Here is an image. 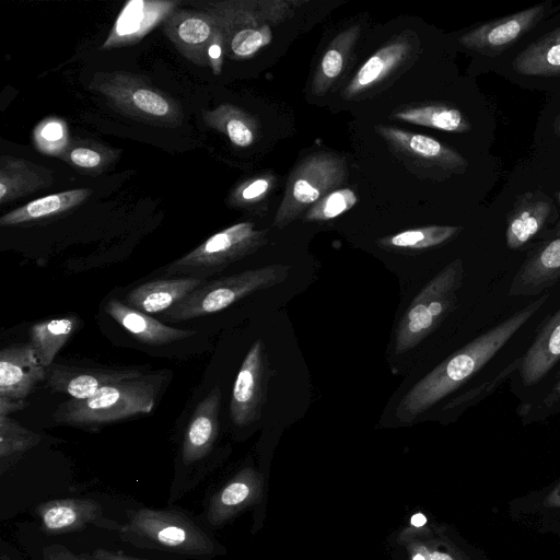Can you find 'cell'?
I'll return each instance as SVG.
<instances>
[{"mask_svg": "<svg viewBox=\"0 0 560 560\" xmlns=\"http://www.w3.org/2000/svg\"><path fill=\"white\" fill-rule=\"evenodd\" d=\"M77 317H58L39 322L31 328V345L44 368L51 365L54 359L77 330Z\"/></svg>", "mask_w": 560, "mask_h": 560, "instance_id": "obj_27", "label": "cell"}, {"mask_svg": "<svg viewBox=\"0 0 560 560\" xmlns=\"http://www.w3.org/2000/svg\"><path fill=\"white\" fill-rule=\"evenodd\" d=\"M54 183L51 170L21 158L2 155L0 159V202L7 203L47 188Z\"/></svg>", "mask_w": 560, "mask_h": 560, "instance_id": "obj_23", "label": "cell"}, {"mask_svg": "<svg viewBox=\"0 0 560 560\" xmlns=\"http://www.w3.org/2000/svg\"><path fill=\"white\" fill-rule=\"evenodd\" d=\"M560 361V308L538 328L518 372L525 386L538 384Z\"/></svg>", "mask_w": 560, "mask_h": 560, "instance_id": "obj_19", "label": "cell"}, {"mask_svg": "<svg viewBox=\"0 0 560 560\" xmlns=\"http://www.w3.org/2000/svg\"><path fill=\"white\" fill-rule=\"evenodd\" d=\"M34 142L40 151L58 154L68 142L65 124L55 119L43 121L34 131Z\"/></svg>", "mask_w": 560, "mask_h": 560, "instance_id": "obj_36", "label": "cell"}, {"mask_svg": "<svg viewBox=\"0 0 560 560\" xmlns=\"http://www.w3.org/2000/svg\"><path fill=\"white\" fill-rule=\"evenodd\" d=\"M395 117L413 124L448 132H467L471 125L467 117L450 104H429L405 108L394 114Z\"/></svg>", "mask_w": 560, "mask_h": 560, "instance_id": "obj_29", "label": "cell"}, {"mask_svg": "<svg viewBox=\"0 0 560 560\" xmlns=\"http://www.w3.org/2000/svg\"><path fill=\"white\" fill-rule=\"evenodd\" d=\"M270 183L267 178H257L238 189L235 196L243 201H252L261 197L268 190Z\"/></svg>", "mask_w": 560, "mask_h": 560, "instance_id": "obj_39", "label": "cell"}, {"mask_svg": "<svg viewBox=\"0 0 560 560\" xmlns=\"http://www.w3.org/2000/svg\"><path fill=\"white\" fill-rule=\"evenodd\" d=\"M266 232L250 222L229 226L202 242L165 268L167 276L184 275L201 279L256 252L266 241Z\"/></svg>", "mask_w": 560, "mask_h": 560, "instance_id": "obj_7", "label": "cell"}, {"mask_svg": "<svg viewBox=\"0 0 560 560\" xmlns=\"http://www.w3.org/2000/svg\"><path fill=\"white\" fill-rule=\"evenodd\" d=\"M460 230V226L448 225H433L407 230L394 236L383 238L381 244L395 248L423 249L447 242Z\"/></svg>", "mask_w": 560, "mask_h": 560, "instance_id": "obj_32", "label": "cell"}, {"mask_svg": "<svg viewBox=\"0 0 560 560\" xmlns=\"http://www.w3.org/2000/svg\"><path fill=\"white\" fill-rule=\"evenodd\" d=\"M174 0H132L120 11L101 49L135 45L176 10Z\"/></svg>", "mask_w": 560, "mask_h": 560, "instance_id": "obj_15", "label": "cell"}, {"mask_svg": "<svg viewBox=\"0 0 560 560\" xmlns=\"http://www.w3.org/2000/svg\"><path fill=\"white\" fill-rule=\"evenodd\" d=\"M358 26L338 34L320 60L313 88L317 93L324 92L343 70L347 56L359 36Z\"/></svg>", "mask_w": 560, "mask_h": 560, "instance_id": "obj_31", "label": "cell"}, {"mask_svg": "<svg viewBox=\"0 0 560 560\" xmlns=\"http://www.w3.org/2000/svg\"><path fill=\"white\" fill-rule=\"evenodd\" d=\"M410 46L405 40L392 43L377 50L359 69L346 88V96H353L376 84L394 70L409 54Z\"/></svg>", "mask_w": 560, "mask_h": 560, "instance_id": "obj_26", "label": "cell"}, {"mask_svg": "<svg viewBox=\"0 0 560 560\" xmlns=\"http://www.w3.org/2000/svg\"><path fill=\"white\" fill-rule=\"evenodd\" d=\"M205 281L182 277L142 283L126 295L127 305L147 314L166 312Z\"/></svg>", "mask_w": 560, "mask_h": 560, "instance_id": "obj_22", "label": "cell"}, {"mask_svg": "<svg viewBox=\"0 0 560 560\" xmlns=\"http://www.w3.org/2000/svg\"><path fill=\"white\" fill-rule=\"evenodd\" d=\"M425 522H427L425 516H424L423 514H420V513H419V514H416V515H413V516L411 517V524H412L413 526H417V527H420V526L424 525V524H425Z\"/></svg>", "mask_w": 560, "mask_h": 560, "instance_id": "obj_45", "label": "cell"}, {"mask_svg": "<svg viewBox=\"0 0 560 560\" xmlns=\"http://www.w3.org/2000/svg\"><path fill=\"white\" fill-rule=\"evenodd\" d=\"M346 178L347 165L339 156L328 153L308 156L289 179L284 198L275 218V225H287L308 205L339 186Z\"/></svg>", "mask_w": 560, "mask_h": 560, "instance_id": "obj_8", "label": "cell"}, {"mask_svg": "<svg viewBox=\"0 0 560 560\" xmlns=\"http://www.w3.org/2000/svg\"><path fill=\"white\" fill-rule=\"evenodd\" d=\"M136 370L83 369L56 365L47 371V385L56 393L86 399L105 386L141 376Z\"/></svg>", "mask_w": 560, "mask_h": 560, "instance_id": "obj_17", "label": "cell"}, {"mask_svg": "<svg viewBox=\"0 0 560 560\" xmlns=\"http://www.w3.org/2000/svg\"><path fill=\"white\" fill-rule=\"evenodd\" d=\"M106 312L136 339L148 345H168L196 335L194 330L167 326L116 299L107 303Z\"/></svg>", "mask_w": 560, "mask_h": 560, "instance_id": "obj_21", "label": "cell"}, {"mask_svg": "<svg viewBox=\"0 0 560 560\" xmlns=\"http://www.w3.org/2000/svg\"><path fill=\"white\" fill-rule=\"evenodd\" d=\"M119 538L137 548L158 549L206 560L215 552L212 538L190 517L177 510L140 508L128 511Z\"/></svg>", "mask_w": 560, "mask_h": 560, "instance_id": "obj_3", "label": "cell"}, {"mask_svg": "<svg viewBox=\"0 0 560 560\" xmlns=\"http://www.w3.org/2000/svg\"><path fill=\"white\" fill-rule=\"evenodd\" d=\"M267 376V363L261 340H256L243 360L235 378L230 402L234 424L247 425L260 416Z\"/></svg>", "mask_w": 560, "mask_h": 560, "instance_id": "obj_13", "label": "cell"}, {"mask_svg": "<svg viewBox=\"0 0 560 560\" xmlns=\"http://www.w3.org/2000/svg\"><path fill=\"white\" fill-rule=\"evenodd\" d=\"M560 280V220L528 253L515 272L509 296H533L545 293Z\"/></svg>", "mask_w": 560, "mask_h": 560, "instance_id": "obj_11", "label": "cell"}, {"mask_svg": "<svg viewBox=\"0 0 560 560\" xmlns=\"http://www.w3.org/2000/svg\"><path fill=\"white\" fill-rule=\"evenodd\" d=\"M513 69L529 77L560 75V26L544 34L513 60Z\"/></svg>", "mask_w": 560, "mask_h": 560, "instance_id": "obj_24", "label": "cell"}, {"mask_svg": "<svg viewBox=\"0 0 560 560\" xmlns=\"http://www.w3.org/2000/svg\"><path fill=\"white\" fill-rule=\"evenodd\" d=\"M247 481L237 478L212 497L207 511V520L210 524H221L249 498L252 488Z\"/></svg>", "mask_w": 560, "mask_h": 560, "instance_id": "obj_33", "label": "cell"}, {"mask_svg": "<svg viewBox=\"0 0 560 560\" xmlns=\"http://www.w3.org/2000/svg\"><path fill=\"white\" fill-rule=\"evenodd\" d=\"M201 117L207 126L226 135L236 147L246 148L255 140V121L234 105L221 104L211 110L203 109Z\"/></svg>", "mask_w": 560, "mask_h": 560, "instance_id": "obj_28", "label": "cell"}, {"mask_svg": "<svg viewBox=\"0 0 560 560\" xmlns=\"http://www.w3.org/2000/svg\"><path fill=\"white\" fill-rule=\"evenodd\" d=\"M463 278V261L455 259L422 288L397 327L395 336L397 353L416 347L454 310Z\"/></svg>", "mask_w": 560, "mask_h": 560, "instance_id": "obj_6", "label": "cell"}, {"mask_svg": "<svg viewBox=\"0 0 560 560\" xmlns=\"http://www.w3.org/2000/svg\"><path fill=\"white\" fill-rule=\"evenodd\" d=\"M24 408L23 400H16L0 396V417H8L10 413Z\"/></svg>", "mask_w": 560, "mask_h": 560, "instance_id": "obj_40", "label": "cell"}, {"mask_svg": "<svg viewBox=\"0 0 560 560\" xmlns=\"http://www.w3.org/2000/svg\"><path fill=\"white\" fill-rule=\"evenodd\" d=\"M161 25L174 47L198 66H210V47L223 42L214 19L202 10L176 9Z\"/></svg>", "mask_w": 560, "mask_h": 560, "instance_id": "obj_9", "label": "cell"}, {"mask_svg": "<svg viewBox=\"0 0 560 560\" xmlns=\"http://www.w3.org/2000/svg\"><path fill=\"white\" fill-rule=\"evenodd\" d=\"M549 293L469 341L416 383L401 398L396 415L410 421L456 390L478 373L547 302Z\"/></svg>", "mask_w": 560, "mask_h": 560, "instance_id": "obj_1", "label": "cell"}, {"mask_svg": "<svg viewBox=\"0 0 560 560\" xmlns=\"http://www.w3.org/2000/svg\"><path fill=\"white\" fill-rule=\"evenodd\" d=\"M378 133L398 152L430 162L453 172H464L467 161L434 138L382 126Z\"/></svg>", "mask_w": 560, "mask_h": 560, "instance_id": "obj_20", "label": "cell"}, {"mask_svg": "<svg viewBox=\"0 0 560 560\" xmlns=\"http://www.w3.org/2000/svg\"><path fill=\"white\" fill-rule=\"evenodd\" d=\"M357 202L355 194L348 188L337 189L327 194L306 213V220H330L352 208Z\"/></svg>", "mask_w": 560, "mask_h": 560, "instance_id": "obj_34", "label": "cell"}, {"mask_svg": "<svg viewBox=\"0 0 560 560\" xmlns=\"http://www.w3.org/2000/svg\"><path fill=\"white\" fill-rule=\"evenodd\" d=\"M413 560H425L424 557L422 555H416L413 557Z\"/></svg>", "mask_w": 560, "mask_h": 560, "instance_id": "obj_47", "label": "cell"}, {"mask_svg": "<svg viewBox=\"0 0 560 560\" xmlns=\"http://www.w3.org/2000/svg\"><path fill=\"white\" fill-rule=\"evenodd\" d=\"M92 556L97 560H143L122 553H117L107 549L97 548L93 551Z\"/></svg>", "mask_w": 560, "mask_h": 560, "instance_id": "obj_42", "label": "cell"}, {"mask_svg": "<svg viewBox=\"0 0 560 560\" xmlns=\"http://www.w3.org/2000/svg\"><path fill=\"white\" fill-rule=\"evenodd\" d=\"M164 376L147 374L103 387L86 399L71 398L52 412L57 423L96 428L139 413H150Z\"/></svg>", "mask_w": 560, "mask_h": 560, "instance_id": "obj_2", "label": "cell"}, {"mask_svg": "<svg viewBox=\"0 0 560 560\" xmlns=\"http://www.w3.org/2000/svg\"><path fill=\"white\" fill-rule=\"evenodd\" d=\"M544 504L548 508L560 509V483H558L552 491L545 498Z\"/></svg>", "mask_w": 560, "mask_h": 560, "instance_id": "obj_43", "label": "cell"}, {"mask_svg": "<svg viewBox=\"0 0 560 560\" xmlns=\"http://www.w3.org/2000/svg\"><path fill=\"white\" fill-rule=\"evenodd\" d=\"M42 530L49 536L81 530L88 526L116 530L121 524L107 518L102 505L91 499L66 498L40 503L36 508Z\"/></svg>", "mask_w": 560, "mask_h": 560, "instance_id": "obj_12", "label": "cell"}, {"mask_svg": "<svg viewBox=\"0 0 560 560\" xmlns=\"http://www.w3.org/2000/svg\"><path fill=\"white\" fill-rule=\"evenodd\" d=\"M109 152L105 149H97L90 145H74L65 150L62 159L77 167L84 170L104 168L108 161L113 160L114 154L106 155Z\"/></svg>", "mask_w": 560, "mask_h": 560, "instance_id": "obj_37", "label": "cell"}, {"mask_svg": "<svg viewBox=\"0 0 560 560\" xmlns=\"http://www.w3.org/2000/svg\"><path fill=\"white\" fill-rule=\"evenodd\" d=\"M0 560H12V559L9 556H7L5 553H2L0 557Z\"/></svg>", "mask_w": 560, "mask_h": 560, "instance_id": "obj_48", "label": "cell"}, {"mask_svg": "<svg viewBox=\"0 0 560 560\" xmlns=\"http://www.w3.org/2000/svg\"><path fill=\"white\" fill-rule=\"evenodd\" d=\"M555 213L553 201L542 191L520 195L506 215V246L512 250H521L542 237Z\"/></svg>", "mask_w": 560, "mask_h": 560, "instance_id": "obj_14", "label": "cell"}, {"mask_svg": "<svg viewBox=\"0 0 560 560\" xmlns=\"http://www.w3.org/2000/svg\"><path fill=\"white\" fill-rule=\"evenodd\" d=\"M221 389L215 385L195 409L182 445V459L186 465L197 463L211 451L219 433Z\"/></svg>", "mask_w": 560, "mask_h": 560, "instance_id": "obj_18", "label": "cell"}, {"mask_svg": "<svg viewBox=\"0 0 560 560\" xmlns=\"http://www.w3.org/2000/svg\"><path fill=\"white\" fill-rule=\"evenodd\" d=\"M91 194V189L79 188L35 199L2 215L0 225L21 224L67 211L82 203Z\"/></svg>", "mask_w": 560, "mask_h": 560, "instance_id": "obj_25", "label": "cell"}, {"mask_svg": "<svg viewBox=\"0 0 560 560\" xmlns=\"http://www.w3.org/2000/svg\"><path fill=\"white\" fill-rule=\"evenodd\" d=\"M89 89L100 94L115 110L137 120L171 127L183 121L179 104L143 77L121 71L98 72Z\"/></svg>", "mask_w": 560, "mask_h": 560, "instance_id": "obj_4", "label": "cell"}, {"mask_svg": "<svg viewBox=\"0 0 560 560\" xmlns=\"http://www.w3.org/2000/svg\"><path fill=\"white\" fill-rule=\"evenodd\" d=\"M553 128L556 133L560 137V114H558L553 120Z\"/></svg>", "mask_w": 560, "mask_h": 560, "instance_id": "obj_46", "label": "cell"}, {"mask_svg": "<svg viewBox=\"0 0 560 560\" xmlns=\"http://www.w3.org/2000/svg\"><path fill=\"white\" fill-rule=\"evenodd\" d=\"M520 364L521 358L515 359L488 381L451 400L446 407L448 409H464L479 402L491 395L516 369L518 370Z\"/></svg>", "mask_w": 560, "mask_h": 560, "instance_id": "obj_35", "label": "cell"}, {"mask_svg": "<svg viewBox=\"0 0 560 560\" xmlns=\"http://www.w3.org/2000/svg\"><path fill=\"white\" fill-rule=\"evenodd\" d=\"M559 201H560V192H559Z\"/></svg>", "mask_w": 560, "mask_h": 560, "instance_id": "obj_49", "label": "cell"}, {"mask_svg": "<svg viewBox=\"0 0 560 560\" xmlns=\"http://www.w3.org/2000/svg\"><path fill=\"white\" fill-rule=\"evenodd\" d=\"M559 401H560V372L558 373L550 390L545 396V398L542 400V406L546 408H551Z\"/></svg>", "mask_w": 560, "mask_h": 560, "instance_id": "obj_41", "label": "cell"}, {"mask_svg": "<svg viewBox=\"0 0 560 560\" xmlns=\"http://www.w3.org/2000/svg\"><path fill=\"white\" fill-rule=\"evenodd\" d=\"M289 270L290 266L269 265L203 282L162 318L177 323L221 312L255 291L282 282Z\"/></svg>", "mask_w": 560, "mask_h": 560, "instance_id": "obj_5", "label": "cell"}, {"mask_svg": "<svg viewBox=\"0 0 560 560\" xmlns=\"http://www.w3.org/2000/svg\"><path fill=\"white\" fill-rule=\"evenodd\" d=\"M47 371L31 343H15L0 351V396L24 400L46 380Z\"/></svg>", "mask_w": 560, "mask_h": 560, "instance_id": "obj_16", "label": "cell"}, {"mask_svg": "<svg viewBox=\"0 0 560 560\" xmlns=\"http://www.w3.org/2000/svg\"><path fill=\"white\" fill-rule=\"evenodd\" d=\"M546 3L482 23L460 36L467 49L485 56H497L513 46L545 16Z\"/></svg>", "mask_w": 560, "mask_h": 560, "instance_id": "obj_10", "label": "cell"}, {"mask_svg": "<svg viewBox=\"0 0 560 560\" xmlns=\"http://www.w3.org/2000/svg\"><path fill=\"white\" fill-rule=\"evenodd\" d=\"M42 436L14 421L0 417V472L4 474L24 453L36 446Z\"/></svg>", "mask_w": 560, "mask_h": 560, "instance_id": "obj_30", "label": "cell"}, {"mask_svg": "<svg viewBox=\"0 0 560 560\" xmlns=\"http://www.w3.org/2000/svg\"><path fill=\"white\" fill-rule=\"evenodd\" d=\"M430 560H454L450 555L440 552V551H433L430 553Z\"/></svg>", "mask_w": 560, "mask_h": 560, "instance_id": "obj_44", "label": "cell"}, {"mask_svg": "<svg viewBox=\"0 0 560 560\" xmlns=\"http://www.w3.org/2000/svg\"><path fill=\"white\" fill-rule=\"evenodd\" d=\"M43 560H97L93 556L77 555L62 545H49L43 549Z\"/></svg>", "mask_w": 560, "mask_h": 560, "instance_id": "obj_38", "label": "cell"}]
</instances>
